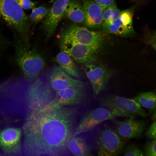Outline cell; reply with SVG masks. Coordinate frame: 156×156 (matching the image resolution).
Listing matches in <instances>:
<instances>
[{"label":"cell","mask_w":156,"mask_h":156,"mask_svg":"<svg viewBox=\"0 0 156 156\" xmlns=\"http://www.w3.org/2000/svg\"><path fill=\"white\" fill-rule=\"evenodd\" d=\"M41 74L54 92L70 88H83L84 83L70 77L59 66L54 65L46 69Z\"/></svg>","instance_id":"cell-6"},{"label":"cell","mask_w":156,"mask_h":156,"mask_svg":"<svg viewBox=\"0 0 156 156\" xmlns=\"http://www.w3.org/2000/svg\"><path fill=\"white\" fill-rule=\"evenodd\" d=\"M151 45L156 51V43L152 44Z\"/></svg>","instance_id":"cell-30"},{"label":"cell","mask_w":156,"mask_h":156,"mask_svg":"<svg viewBox=\"0 0 156 156\" xmlns=\"http://www.w3.org/2000/svg\"><path fill=\"white\" fill-rule=\"evenodd\" d=\"M105 36L104 32L90 31L85 27L72 24L62 31L60 43L102 45Z\"/></svg>","instance_id":"cell-5"},{"label":"cell","mask_w":156,"mask_h":156,"mask_svg":"<svg viewBox=\"0 0 156 156\" xmlns=\"http://www.w3.org/2000/svg\"><path fill=\"white\" fill-rule=\"evenodd\" d=\"M147 137L152 140L156 139V121L152 123L146 132Z\"/></svg>","instance_id":"cell-26"},{"label":"cell","mask_w":156,"mask_h":156,"mask_svg":"<svg viewBox=\"0 0 156 156\" xmlns=\"http://www.w3.org/2000/svg\"><path fill=\"white\" fill-rule=\"evenodd\" d=\"M86 26L90 28L101 27L103 10L93 0H82Z\"/></svg>","instance_id":"cell-16"},{"label":"cell","mask_w":156,"mask_h":156,"mask_svg":"<svg viewBox=\"0 0 156 156\" xmlns=\"http://www.w3.org/2000/svg\"><path fill=\"white\" fill-rule=\"evenodd\" d=\"M64 16L76 23L84 22L85 14L82 5L77 0H70L66 9Z\"/></svg>","instance_id":"cell-19"},{"label":"cell","mask_w":156,"mask_h":156,"mask_svg":"<svg viewBox=\"0 0 156 156\" xmlns=\"http://www.w3.org/2000/svg\"><path fill=\"white\" fill-rule=\"evenodd\" d=\"M116 117L108 109L104 107L91 110L82 117L75 127L73 135L89 131L105 121L114 120Z\"/></svg>","instance_id":"cell-8"},{"label":"cell","mask_w":156,"mask_h":156,"mask_svg":"<svg viewBox=\"0 0 156 156\" xmlns=\"http://www.w3.org/2000/svg\"><path fill=\"white\" fill-rule=\"evenodd\" d=\"M21 7L24 9H29L33 8L37 4L38 2L30 0H16Z\"/></svg>","instance_id":"cell-25"},{"label":"cell","mask_w":156,"mask_h":156,"mask_svg":"<svg viewBox=\"0 0 156 156\" xmlns=\"http://www.w3.org/2000/svg\"><path fill=\"white\" fill-rule=\"evenodd\" d=\"M77 109L51 102L29 110L23 127L27 156L66 155L73 135Z\"/></svg>","instance_id":"cell-1"},{"label":"cell","mask_w":156,"mask_h":156,"mask_svg":"<svg viewBox=\"0 0 156 156\" xmlns=\"http://www.w3.org/2000/svg\"><path fill=\"white\" fill-rule=\"evenodd\" d=\"M101 45L60 43L61 51L68 54L77 63L89 64L93 61Z\"/></svg>","instance_id":"cell-9"},{"label":"cell","mask_w":156,"mask_h":156,"mask_svg":"<svg viewBox=\"0 0 156 156\" xmlns=\"http://www.w3.org/2000/svg\"><path fill=\"white\" fill-rule=\"evenodd\" d=\"M124 156H142L144 153L137 146L134 145H127L124 151Z\"/></svg>","instance_id":"cell-23"},{"label":"cell","mask_w":156,"mask_h":156,"mask_svg":"<svg viewBox=\"0 0 156 156\" xmlns=\"http://www.w3.org/2000/svg\"><path fill=\"white\" fill-rule=\"evenodd\" d=\"M0 16L14 31L16 38L29 42L31 21L16 0H0Z\"/></svg>","instance_id":"cell-2"},{"label":"cell","mask_w":156,"mask_h":156,"mask_svg":"<svg viewBox=\"0 0 156 156\" xmlns=\"http://www.w3.org/2000/svg\"><path fill=\"white\" fill-rule=\"evenodd\" d=\"M145 41L147 44L150 45L156 43V31L146 37Z\"/></svg>","instance_id":"cell-28"},{"label":"cell","mask_w":156,"mask_h":156,"mask_svg":"<svg viewBox=\"0 0 156 156\" xmlns=\"http://www.w3.org/2000/svg\"><path fill=\"white\" fill-rule=\"evenodd\" d=\"M21 130L8 127L0 131V148L6 154L17 155L21 154Z\"/></svg>","instance_id":"cell-12"},{"label":"cell","mask_w":156,"mask_h":156,"mask_svg":"<svg viewBox=\"0 0 156 156\" xmlns=\"http://www.w3.org/2000/svg\"><path fill=\"white\" fill-rule=\"evenodd\" d=\"M1 40H1V38L0 37V49H1V43H2Z\"/></svg>","instance_id":"cell-31"},{"label":"cell","mask_w":156,"mask_h":156,"mask_svg":"<svg viewBox=\"0 0 156 156\" xmlns=\"http://www.w3.org/2000/svg\"><path fill=\"white\" fill-rule=\"evenodd\" d=\"M68 150L75 156H89L92 155L91 149L85 140L77 136L73 135L67 144Z\"/></svg>","instance_id":"cell-17"},{"label":"cell","mask_w":156,"mask_h":156,"mask_svg":"<svg viewBox=\"0 0 156 156\" xmlns=\"http://www.w3.org/2000/svg\"><path fill=\"white\" fill-rule=\"evenodd\" d=\"M15 59L19 68L25 76L33 77L38 75L45 66L43 57L35 50L16 40Z\"/></svg>","instance_id":"cell-3"},{"label":"cell","mask_w":156,"mask_h":156,"mask_svg":"<svg viewBox=\"0 0 156 156\" xmlns=\"http://www.w3.org/2000/svg\"><path fill=\"white\" fill-rule=\"evenodd\" d=\"M145 153L147 156H156V139L153 140L146 144Z\"/></svg>","instance_id":"cell-24"},{"label":"cell","mask_w":156,"mask_h":156,"mask_svg":"<svg viewBox=\"0 0 156 156\" xmlns=\"http://www.w3.org/2000/svg\"><path fill=\"white\" fill-rule=\"evenodd\" d=\"M152 118L153 120L156 121V109L154 111V112Z\"/></svg>","instance_id":"cell-29"},{"label":"cell","mask_w":156,"mask_h":156,"mask_svg":"<svg viewBox=\"0 0 156 156\" xmlns=\"http://www.w3.org/2000/svg\"><path fill=\"white\" fill-rule=\"evenodd\" d=\"M126 140L122 138L116 131L109 128L101 132L97 141V155L114 156L122 151Z\"/></svg>","instance_id":"cell-7"},{"label":"cell","mask_w":156,"mask_h":156,"mask_svg":"<svg viewBox=\"0 0 156 156\" xmlns=\"http://www.w3.org/2000/svg\"><path fill=\"white\" fill-rule=\"evenodd\" d=\"M70 0H54L50 11L43 20L42 27L47 40L54 34Z\"/></svg>","instance_id":"cell-11"},{"label":"cell","mask_w":156,"mask_h":156,"mask_svg":"<svg viewBox=\"0 0 156 156\" xmlns=\"http://www.w3.org/2000/svg\"><path fill=\"white\" fill-rule=\"evenodd\" d=\"M98 4L103 11L106 8L111 5L115 0H93Z\"/></svg>","instance_id":"cell-27"},{"label":"cell","mask_w":156,"mask_h":156,"mask_svg":"<svg viewBox=\"0 0 156 156\" xmlns=\"http://www.w3.org/2000/svg\"><path fill=\"white\" fill-rule=\"evenodd\" d=\"M133 99L150 112L154 111L156 109V93L154 92H142Z\"/></svg>","instance_id":"cell-20"},{"label":"cell","mask_w":156,"mask_h":156,"mask_svg":"<svg viewBox=\"0 0 156 156\" xmlns=\"http://www.w3.org/2000/svg\"></svg>","instance_id":"cell-32"},{"label":"cell","mask_w":156,"mask_h":156,"mask_svg":"<svg viewBox=\"0 0 156 156\" xmlns=\"http://www.w3.org/2000/svg\"><path fill=\"white\" fill-rule=\"evenodd\" d=\"M116 131L123 139L126 140L140 138L145 127L144 122L134 118H129L122 121H114Z\"/></svg>","instance_id":"cell-14"},{"label":"cell","mask_w":156,"mask_h":156,"mask_svg":"<svg viewBox=\"0 0 156 156\" xmlns=\"http://www.w3.org/2000/svg\"><path fill=\"white\" fill-rule=\"evenodd\" d=\"M50 9L43 6L33 8L29 16L30 21L36 23L43 20L48 14Z\"/></svg>","instance_id":"cell-22"},{"label":"cell","mask_w":156,"mask_h":156,"mask_svg":"<svg viewBox=\"0 0 156 156\" xmlns=\"http://www.w3.org/2000/svg\"><path fill=\"white\" fill-rule=\"evenodd\" d=\"M85 73L91 83L93 94L96 96L105 88L110 74L103 66L92 64H87Z\"/></svg>","instance_id":"cell-13"},{"label":"cell","mask_w":156,"mask_h":156,"mask_svg":"<svg viewBox=\"0 0 156 156\" xmlns=\"http://www.w3.org/2000/svg\"><path fill=\"white\" fill-rule=\"evenodd\" d=\"M134 8L121 11L118 17L103 30L105 32L113 34L122 37L135 35L132 24Z\"/></svg>","instance_id":"cell-10"},{"label":"cell","mask_w":156,"mask_h":156,"mask_svg":"<svg viewBox=\"0 0 156 156\" xmlns=\"http://www.w3.org/2000/svg\"><path fill=\"white\" fill-rule=\"evenodd\" d=\"M56 59L59 66L68 75L74 77H79L77 66L73 59L67 53L61 51L57 55Z\"/></svg>","instance_id":"cell-18"},{"label":"cell","mask_w":156,"mask_h":156,"mask_svg":"<svg viewBox=\"0 0 156 156\" xmlns=\"http://www.w3.org/2000/svg\"><path fill=\"white\" fill-rule=\"evenodd\" d=\"M100 103L101 106L108 109L116 117L134 118L147 115L145 110L133 98L112 95L102 98Z\"/></svg>","instance_id":"cell-4"},{"label":"cell","mask_w":156,"mask_h":156,"mask_svg":"<svg viewBox=\"0 0 156 156\" xmlns=\"http://www.w3.org/2000/svg\"><path fill=\"white\" fill-rule=\"evenodd\" d=\"M83 88H70L55 92L54 99L51 102L62 106L77 105L83 102L84 93Z\"/></svg>","instance_id":"cell-15"},{"label":"cell","mask_w":156,"mask_h":156,"mask_svg":"<svg viewBox=\"0 0 156 156\" xmlns=\"http://www.w3.org/2000/svg\"><path fill=\"white\" fill-rule=\"evenodd\" d=\"M121 11L118 8L115 1L103 12L101 27L103 30L108 27L119 16Z\"/></svg>","instance_id":"cell-21"}]
</instances>
